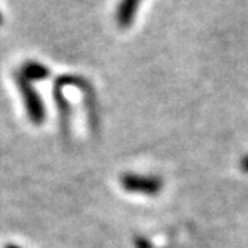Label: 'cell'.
I'll return each mask as SVG.
<instances>
[{
    "label": "cell",
    "instance_id": "obj_1",
    "mask_svg": "<svg viewBox=\"0 0 248 248\" xmlns=\"http://www.w3.org/2000/svg\"><path fill=\"white\" fill-rule=\"evenodd\" d=\"M15 82L23 96V102H24L30 121L39 126V124H42L45 120V106H44V102H42L39 93L34 90V87H31L30 81L26 79L20 72L15 74Z\"/></svg>",
    "mask_w": 248,
    "mask_h": 248
},
{
    "label": "cell",
    "instance_id": "obj_2",
    "mask_svg": "<svg viewBox=\"0 0 248 248\" xmlns=\"http://www.w3.org/2000/svg\"><path fill=\"white\" fill-rule=\"evenodd\" d=\"M121 186L124 190L130 193H139L145 196H155L162 190L163 183L158 176L139 175V173H126L121 176Z\"/></svg>",
    "mask_w": 248,
    "mask_h": 248
},
{
    "label": "cell",
    "instance_id": "obj_3",
    "mask_svg": "<svg viewBox=\"0 0 248 248\" xmlns=\"http://www.w3.org/2000/svg\"><path fill=\"white\" fill-rule=\"evenodd\" d=\"M140 0H120L115 12V21L121 29H127L133 24Z\"/></svg>",
    "mask_w": 248,
    "mask_h": 248
},
{
    "label": "cell",
    "instance_id": "obj_4",
    "mask_svg": "<svg viewBox=\"0 0 248 248\" xmlns=\"http://www.w3.org/2000/svg\"><path fill=\"white\" fill-rule=\"evenodd\" d=\"M18 72L29 81H42L49 77V69L39 62H26Z\"/></svg>",
    "mask_w": 248,
    "mask_h": 248
},
{
    "label": "cell",
    "instance_id": "obj_5",
    "mask_svg": "<svg viewBox=\"0 0 248 248\" xmlns=\"http://www.w3.org/2000/svg\"><path fill=\"white\" fill-rule=\"evenodd\" d=\"M54 99H56L57 108H59L63 130L66 132V127L69 124V118H70V105H69V102L66 100V97L63 94V85L60 82H57V81H56V85H54Z\"/></svg>",
    "mask_w": 248,
    "mask_h": 248
},
{
    "label": "cell",
    "instance_id": "obj_6",
    "mask_svg": "<svg viewBox=\"0 0 248 248\" xmlns=\"http://www.w3.org/2000/svg\"><path fill=\"white\" fill-rule=\"evenodd\" d=\"M242 168H244V170L248 172V157H245L244 160H242Z\"/></svg>",
    "mask_w": 248,
    "mask_h": 248
},
{
    "label": "cell",
    "instance_id": "obj_7",
    "mask_svg": "<svg viewBox=\"0 0 248 248\" xmlns=\"http://www.w3.org/2000/svg\"><path fill=\"white\" fill-rule=\"evenodd\" d=\"M2 23H3V15H2V12H0V26H2Z\"/></svg>",
    "mask_w": 248,
    "mask_h": 248
},
{
    "label": "cell",
    "instance_id": "obj_8",
    "mask_svg": "<svg viewBox=\"0 0 248 248\" xmlns=\"http://www.w3.org/2000/svg\"><path fill=\"white\" fill-rule=\"evenodd\" d=\"M6 248H21V247H18V245H8Z\"/></svg>",
    "mask_w": 248,
    "mask_h": 248
}]
</instances>
